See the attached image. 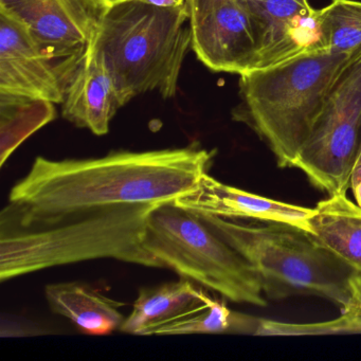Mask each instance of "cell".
Masks as SVG:
<instances>
[{
  "mask_svg": "<svg viewBox=\"0 0 361 361\" xmlns=\"http://www.w3.org/2000/svg\"><path fill=\"white\" fill-rule=\"evenodd\" d=\"M183 208L231 221L249 219L261 223L284 224L312 233L310 219L314 208L263 197L204 174L195 189L175 200Z\"/></svg>",
  "mask_w": 361,
  "mask_h": 361,
  "instance_id": "cell-10",
  "label": "cell"
},
{
  "mask_svg": "<svg viewBox=\"0 0 361 361\" xmlns=\"http://www.w3.org/2000/svg\"><path fill=\"white\" fill-rule=\"evenodd\" d=\"M361 143V46L353 51L336 80L322 113L291 168L302 171L314 187L346 193Z\"/></svg>",
  "mask_w": 361,
  "mask_h": 361,
  "instance_id": "cell-7",
  "label": "cell"
},
{
  "mask_svg": "<svg viewBox=\"0 0 361 361\" xmlns=\"http://www.w3.org/2000/svg\"><path fill=\"white\" fill-rule=\"evenodd\" d=\"M247 7L261 33L257 69L269 68L302 56L293 39V25L312 9L308 0H248Z\"/></svg>",
  "mask_w": 361,
  "mask_h": 361,
  "instance_id": "cell-15",
  "label": "cell"
},
{
  "mask_svg": "<svg viewBox=\"0 0 361 361\" xmlns=\"http://www.w3.org/2000/svg\"><path fill=\"white\" fill-rule=\"evenodd\" d=\"M207 291L185 278L155 287H143L120 331L133 335H154L158 327L200 304Z\"/></svg>",
  "mask_w": 361,
  "mask_h": 361,
  "instance_id": "cell-14",
  "label": "cell"
},
{
  "mask_svg": "<svg viewBox=\"0 0 361 361\" xmlns=\"http://www.w3.org/2000/svg\"><path fill=\"white\" fill-rule=\"evenodd\" d=\"M310 225L318 244L361 274V207L346 193L329 195L314 207Z\"/></svg>",
  "mask_w": 361,
  "mask_h": 361,
  "instance_id": "cell-13",
  "label": "cell"
},
{
  "mask_svg": "<svg viewBox=\"0 0 361 361\" xmlns=\"http://www.w3.org/2000/svg\"><path fill=\"white\" fill-rule=\"evenodd\" d=\"M54 103L0 94V166L31 135L54 121Z\"/></svg>",
  "mask_w": 361,
  "mask_h": 361,
  "instance_id": "cell-16",
  "label": "cell"
},
{
  "mask_svg": "<svg viewBox=\"0 0 361 361\" xmlns=\"http://www.w3.org/2000/svg\"><path fill=\"white\" fill-rule=\"evenodd\" d=\"M352 54L308 52L243 73L234 120L253 128L280 168H291Z\"/></svg>",
  "mask_w": 361,
  "mask_h": 361,
  "instance_id": "cell-4",
  "label": "cell"
},
{
  "mask_svg": "<svg viewBox=\"0 0 361 361\" xmlns=\"http://www.w3.org/2000/svg\"><path fill=\"white\" fill-rule=\"evenodd\" d=\"M105 9L96 0H0V12L26 29L54 63L65 90L92 51Z\"/></svg>",
  "mask_w": 361,
  "mask_h": 361,
  "instance_id": "cell-8",
  "label": "cell"
},
{
  "mask_svg": "<svg viewBox=\"0 0 361 361\" xmlns=\"http://www.w3.org/2000/svg\"><path fill=\"white\" fill-rule=\"evenodd\" d=\"M62 116L97 136L106 135L122 105L113 78L102 61L90 51L65 90Z\"/></svg>",
  "mask_w": 361,
  "mask_h": 361,
  "instance_id": "cell-11",
  "label": "cell"
},
{
  "mask_svg": "<svg viewBox=\"0 0 361 361\" xmlns=\"http://www.w3.org/2000/svg\"><path fill=\"white\" fill-rule=\"evenodd\" d=\"M325 46L336 54H352L361 46V1L333 0L319 10Z\"/></svg>",
  "mask_w": 361,
  "mask_h": 361,
  "instance_id": "cell-19",
  "label": "cell"
},
{
  "mask_svg": "<svg viewBox=\"0 0 361 361\" xmlns=\"http://www.w3.org/2000/svg\"><path fill=\"white\" fill-rule=\"evenodd\" d=\"M145 250L161 268L234 303L265 307L267 298L250 264L195 211L174 202L156 207L147 221Z\"/></svg>",
  "mask_w": 361,
  "mask_h": 361,
  "instance_id": "cell-6",
  "label": "cell"
},
{
  "mask_svg": "<svg viewBox=\"0 0 361 361\" xmlns=\"http://www.w3.org/2000/svg\"><path fill=\"white\" fill-rule=\"evenodd\" d=\"M350 189L352 190L356 204L361 207V143L350 171Z\"/></svg>",
  "mask_w": 361,
  "mask_h": 361,
  "instance_id": "cell-20",
  "label": "cell"
},
{
  "mask_svg": "<svg viewBox=\"0 0 361 361\" xmlns=\"http://www.w3.org/2000/svg\"><path fill=\"white\" fill-rule=\"evenodd\" d=\"M190 48L187 1L168 8L126 0L105 9L92 51L113 78L124 106L149 92L175 97Z\"/></svg>",
  "mask_w": 361,
  "mask_h": 361,
  "instance_id": "cell-3",
  "label": "cell"
},
{
  "mask_svg": "<svg viewBox=\"0 0 361 361\" xmlns=\"http://www.w3.org/2000/svg\"><path fill=\"white\" fill-rule=\"evenodd\" d=\"M159 204L111 207L33 225L1 215L0 280L99 259L161 268L143 245L149 215Z\"/></svg>",
  "mask_w": 361,
  "mask_h": 361,
  "instance_id": "cell-2",
  "label": "cell"
},
{
  "mask_svg": "<svg viewBox=\"0 0 361 361\" xmlns=\"http://www.w3.org/2000/svg\"><path fill=\"white\" fill-rule=\"evenodd\" d=\"M0 94L63 104L65 87L26 29L0 12Z\"/></svg>",
  "mask_w": 361,
  "mask_h": 361,
  "instance_id": "cell-9",
  "label": "cell"
},
{
  "mask_svg": "<svg viewBox=\"0 0 361 361\" xmlns=\"http://www.w3.org/2000/svg\"><path fill=\"white\" fill-rule=\"evenodd\" d=\"M197 213L250 264L267 299L314 295L339 308L348 302L356 271L312 234L284 224L242 223Z\"/></svg>",
  "mask_w": 361,
  "mask_h": 361,
  "instance_id": "cell-5",
  "label": "cell"
},
{
  "mask_svg": "<svg viewBox=\"0 0 361 361\" xmlns=\"http://www.w3.org/2000/svg\"><path fill=\"white\" fill-rule=\"evenodd\" d=\"M188 5L196 6L204 5V4L214 3V1H219V0H185Z\"/></svg>",
  "mask_w": 361,
  "mask_h": 361,
  "instance_id": "cell-22",
  "label": "cell"
},
{
  "mask_svg": "<svg viewBox=\"0 0 361 361\" xmlns=\"http://www.w3.org/2000/svg\"><path fill=\"white\" fill-rule=\"evenodd\" d=\"M259 319L233 312L226 303L207 291L197 305L174 320L158 327L154 335H191V334H252Z\"/></svg>",
  "mask_w": 361,
  "mask_h": 361,
  "instance_id": "cell-17",
  "label": "cell"
},
{
  "mask_svg": "<svg viewBox=\"0 0 361 361\" xmlns=\"http://www.w3.org/2000/svg\"><path fill=\"white\" fill-rule=\"evenodd\" d=\"M96 1L99 5L102 6L103 8H109L111 6L116 5V4L126 1V0H96Z\"/></svg>",
  "mask_w": 361,
  "mask_h": 361,
  "instance_id": "cell-21",
  "label": "cell"
},
{
  "mask_svg": "<svg viewBox=\"0 0 361 361\" xmlns=\"http://www.w3.org/2000/svg\"><path fill=\"white\" fill-rule=\"evenodd\" d=\"M339 317L322 322L289 323L259 319L255 336H331L361 334V274L350 281V297Z\"/></svg>",
  "mask_w": 361,
  "mask_h": 361,
  "instance_id": "cell-18",
  "label": "cell"
},
{
  "mask_svg": "<svg viewBox=\"0 0 361 361\" xmlns=\"http://www.w3.org/2000/svg\"><path fill=\"white\" fill-rule=\"evenodd\" d=\"M216 152L197 145L116 151L90 159L37 157L10 192L1 215L20 225L98 209L175 202L208 174Z\"/></svg>",
  "mask_w": 361,
  "mask_h": 361,
  "instance_id": "cell-1",
  "label": "cell"
},
{
  "mask_svg": "<svg viewBox=\"0 0 361 361\" xmlns=\"http://www.w3.org/2000/svg\"><path fill=\"white\" fill-rule=\"evenodd\" d=\"M46 299L54 314H61L87 335H107L120 329L124 321L116 301L86 283L65 282L47 285Z\"/></svg>",
  "mask_w": 361,
  "mask_h": 361,
  "instance_id": "cell-12",
  "label": "cell"
}]
</instances>
